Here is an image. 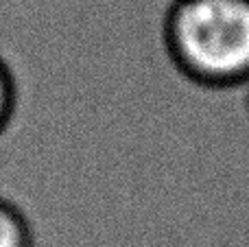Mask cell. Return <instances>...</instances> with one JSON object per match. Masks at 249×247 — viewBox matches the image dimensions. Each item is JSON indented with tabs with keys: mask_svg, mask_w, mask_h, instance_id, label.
Returning a JSON list of instances; mask_svg holds the SVG:
<instances>
[{
	"mask_svg": "<svg viewBox=\"0 0 249 247\" xmlns=\"http://www.w3.org/2000/svg\"><path fill=\"white\" fill-rule=\"evenodd\" d=\"M245 86H247V94H245V103H247V109H249V81L245 83Z\"/></svg>",
	"mask_w": 249,
	"mask_h": 247,
	"instance_id": "cell-4",
	"label": "cell"
},
{
	"mask_svg": "<svg viewBox=\"0 0 249 247\" xmlns=\"http://www.w3.org/2000/svg\"><path fill=\"white\" fill-rule=\"evenodd\" d=\"M16 109V81L11 70L0 59V134L7 129Z\"/></svg>",
	"mask_w": 249,
	"mask_h": 247,
	"instance_id": "cell-3",
	"label": "cell"
},
{
	"mask_svg": "<svg viewBox=\"0 0 249 247\" xmlns=\"http://www.w3.org/2000/svg\"><path fill=\"white\" fill-rule=\"evenodd\" d=\"M0 247H33L29 221L7 199H0Z\"/></svg>",
	"mask_w": 249,
	"mask_h": 247,
	"instance_id": "cell-2",
	"label": "cell"
},
{
	"mask_svg": "<svg viewBox=\"0 0 249 247\" xmlns=\"http://www.w3.org/2000/svg\"><path fill=\"white\" fill-rule=\"evenodd\" d=\"M175 66L199 86L249 81V0H175L164 20Z\"/></svg>",
	"mask_w": 249,
	"mask_h": 247,
	"instance_id": "cell-1",
	"label": "cell"
}]
</instances>
